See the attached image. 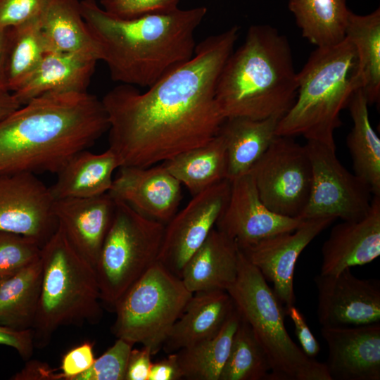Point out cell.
Masks as SVG:
<instances>
[{"instance_id":"44dd1931","label":"cell","mask_w":380,"mask_h":380,"mask_svg":"<svg viewBox=\"0 0 380 380\" xmlns=\"http://www.w3.org/2000/svg\"><path fill=\"white\" fill-rule=\"evenodd\" d=\"M235 305L227 291L194 293L175 322L163 344L167 354L215 336L227 322Z\"/></svg>"},{"instance_id":"5b68a950","label":"cell","mask_w":380,"mask_h":380,"mask_svg":"<svg viewBox=\"0 0 380 380\" xmlns=\"http://www.w3.org/2000/svg\"><path fill=\"white\" fill-rule=\"evenodd\" d=\"M296 100L279 120L277 136H303L336 148L334 132L340 114L353 94L362 87L360 63L348 38L335 45L317 47L297 73Z\"/></svg>"},{"instance_id":"d590c367","label":"cell","mask_w":380,"mask_h":380,"mask_svg":"<svg viewBox=\"0 0 380 380\" xmlns=\"http://www.w3.org/2000/svg\"><path fill=\"white\" fill-rule=\"evenodd\" d=\"M134 344L120 338L99 358L89 369L75 380H125L129 356Z\"/></svg>"},{"instance_id":"7bdbcfd3","label":"cell","mask_w":380,"mask_h":380,"mask_svg":"<svg viewBox=\"0 0 380 380\" xmlns=\"http://www.w3.org/2000/svg\"><path fill=\"white\" fill-rule=\"evenodd\" d=\"M183 379L176 353H169L163 360L153 362L148 380H179Z\"/></svg>"},{"instance_id":"cb8c5ba5","label":"cell","mask_w":380,"mask_h":380,"mask_svg":"<svg viewBox=\"0 0 380 380\" xmlns=\"http://www.w3.org/2000/svg\"><path fill=\"white\" fill-rule=\"evenodd\" d=\"M41 30L46 51L101 61L99 45L84 20L79 0H49L41 16Z\"/></svg>"},{"instance_id":"bcb514c9","label":"cell","mask_w":380,"mask_h":380,"mask_svg":"<svg viewBox=\"0 0 380 380\" xmlns=\"http://www.w3.org/2000/svg\"><path fill=\"white\" fill-rule=\"evenodd\" d=\"M6 35V28H0V81H1L4 56Z\"/></svg>"},{"instance_id":"6da1fadb","label":"cell","mask_w":380,"mask_h":380,"mask_svg":"<svg viewBox=\"0 0 380 380\" xmlns=\"http://www.w3.org/2000/svg\"><path fill=\"white\" fill-rule=\"evenodd\" d=\"M238 37L234 25L205 38L191 58L144 92L121 84L104 95L108 148L120 167L155 165L218 134L225 118L215 99L216 86Z\"/></svg>"},{"instance_id":"ee69618b","label":"cell","mask_w":380,"mask_h":380,"mask_svg":"<svg viewBox=\"0 0 380 380\" xmlns=\"http://www.w3.org/2000/svg\"><path fill=\"white\" fill-rule=\"evenodd\" d=\"M13 380H59V372L37 360H27L20 372L11 376Z\"/></svg>"},{"instance_id":"f546056e","label":"cell","mask_w":380,"mask_h":380,"mask_svg":"<svg viewBox=\"0 0 380 380\" xmlns=\"http://www.w3.org/2000/svg\"><path fill=\"white\" fill-rule=\"evenodd\" d=\"M42 277L40 258L0 281V325L32 330L37 310Z\"/></svg>"},{"instance_id":"74e56055","label":"cell","mask_w":380,"mask_h":380,"mask_svg":"<svg viewBox=\"0 0 380 380\" xmlns=\"http://www.w3.org/2000/svg\"><path fill=\"white\" fill-rule=\"evenodd\" d=\"M49 0H0V28L39 18Z\"/></svg>"},{"instance_id":"ac0fdd59","label":"cell","mask_w":380,"mask_h":380,"mask_svg":"<svg viewBox=\"0 0 380 380\" xmlns=\"http://www.w3.org/2000/svg\"><path fill=\"white\" fill-rule=\"evenodd\" d=\"M329 355L325 364L331 380L380 379V322L322 327Z\"/></svg>"},{"instance_id":"83f0119b","label":"cell","mask_w":380,"mask_h":380,"mask_svg":"<svg viewBox=\"0 0 380 380\" xmlns=\"http://www.w3.org/2000/svg\"><path fill=\"white\" fill-rule=\"evenodd\" d=\"M167 171L194 196L227 179V154L218 134L208 143L163 163Z\"/></svg>"},{"instance_id":"1f68e13d","label":"cell","mask_w":380,"mask_h":380,"mask_svg":"<svg viewBox=\"0 0 380 380\" xmlns=\"http://www.w3.org/2000/svg\"><path fill=\"white\" fill-rule=\"evenodd\" d=\"M241 316L236 306L214 336L175 352L183 379L220 380Z\"/></svg>"},{"instance_id":"836d02e7","label":"cell","mask_w":380,"mask_h":380,"mask_svg":"<svg viewBox=\"0 0 380 380\" xmlns=\"http://www.w3.org/2000/svg\"><path fill=\"white\" fill-rule=\"evenodd\" d=\"M270 371L266 353L241 317L220 380H268Z\"/></svg>"},{"instance_id":"277c9868","label":"cell","mask_w":380,"mask_h":380,"mask_svg":"<svg viewBox=\"0 0 380 380\" xmlns=\"http://www.w3.org/2000/svg\"><path fill=\"white\" fill-rule=\"evenodd\" d=\"M297 72L287 38L267 25L249 27L227 60L215 99L224 118H281L293 104Z\"/></svg>"},{"instance_id":"9a60e30c","label":"cell","mask_w":380,"mask_h":380,"mask_svg":"<svg viewBox=\"0 0 380 380\" xmlns=\"http://www.w3.org/2000/svg\"><path fill=\"white\" fill-rule=\"evenodd\" d=\"M335 220L333 217L305 220L294 231L269 236L240 249L266 281L272 282L274 293L285 308L295 303L293 277L298 257Z\"/></svg>"},{"instance_id":"8d00e7d4","label":"cell","mask_w":380,"mask_h":380,"mask_svg":"<svg viewBox=\"0 0 380 380\" xmlns=\"http://www.w3.org/2000/svg\"><path fill=\"white\" fill-rule=\"evenodd\" d=\"M181 0H100L101 7L110 15L122 19L167 13L179 8Z\"/></svg>"},{"instance_id":"ffe728a7","label":"cell","mask_w":380,"mask_h":380,"mask_svg":"<svg viewBox=\"0 0 380 380\" xmlns=\"http://www.w3.org/2000/svg\"><path fill=\"white\" fill-rule=\"evenodd\" d=\"M115 200L107 192L91 197L54 200L58 225L75 249L95 266L115 213Z\"/></svg>"},{"instance_id":"f35d334b","label":"cell","mask_w":380,"mask_h":380,"mask_svg":"<svg viewBox=\"0 0 380 380\" xmlns=\"http://www.w3.org/2000/svg\"><path fill=\"white\" fill-rule=\"evenodd\" d=\"M94 343L86 341L68 350L62 357L61 380H75L91 367L94 360Z\"/></svg>"},{"instance_id":"ab89813d","label":"cell","mask_w":380,"mask_h":380,"mask_svg":"<svg viewBox=\"0 0 380 380\" xmlns=\"http://www.w3.org/2000/svg\"><path fill=\"white\" fill-rule=\"evenodd\" d=\"M285 312L293 323L295 334L301 350L306 356L315 359L320 351V346L307 324L303 315L294 305L286 308Z\"/></svg>"},{"instance_id":"e0dca14e","label":"cell","mask_w":380,"mask_h":380,"mask_svg":"<svg viewBox=\"0 0 380 380\" xmlns=\"http://www.w3.org/2000/svg\"><path fill=\"white\" fill-rule=\"evenodd\" d=\"M108 193L143 215L166 224L178 211L182 184L161 164L122 166Z\"/></svg>"},{"instance_id":"3957f363","label":"cell","mask_w":380,"mask_h":380,"mask_svg":"<svg viewBox=\"0 0 380 380\" xmlns=\"http://www.w3.org/2000/svg\"><path fill=\"white\" fill-rule=\"evenodd\" d=\"M80 10L111 79L146 88L192 58L194 34L208 11L200 6L122 19L95 0L81 1Z\"/></svg>"},{"instance_id":"52a82bcc","label":"cell","mask_w":380,"mask_h":380,"mask_svg":"<svg viewBox=\"0 0 380 380\" xmlns=\"http://www.w3.org/2000/svg\"><path fill=\"white\" fill-rule=\"evenodd\" d=\"M227 291L267 354L268 380H331L325 364L306 356L292 340L284 324L285 308L241 250L236 279Z\"/></svg>"},{"instance_id":"4fadbf2b","label":"cell","mask_w":380,"mask_h":380,"mask_svg":"<svg viewBox=\"0 0 380 380\" xmlns=\"http://www.w3.org/2000/svg\"><path fill=\"white\" fill-rule=\"evenodd\" d=\"M50 187L37 175L0 174V231L24 235L42 246L58 227Z\"/></svg>"},{"instance_id":"8992f818","label":"cell","mask_w":380,"mask_h":380,"mask_svg":"<svg viewBox=\"0 0 380 380\" xmlns=\"http://www.w3.org/2000/svg\"><path fill=\"white\" fill-rule=\"evenodd\" d=\"M42 277L32 329L34 345L44 348L61 327L96 324L102 317L95 269L72 246L62 228L42 246Z\"/></svg>"},{"instance_id":"7c38bea8","label":"cell","mask_w":380,"mask_h":380,"mask_svg":"<svg viewBox=\"0 0 380 380\" xmlns=\"http://www.w3.org/2000/svg\"><path fill=\"white\" fill-rule=\"evenodd\" d=\"M231 182L225 179L191 200L165 225L158 261L181 278L182 270L207 239L224 212L230 194Z\"/></svg>"},{"instance_id":"f6af8a7d","label":"cell","mask_w":380,"mask_h":380,"mask_svg":"<svg viewBox=\"0 0 380 380\" xmlns=\"http://www.w3.org/2000/svg\"><path fill=\"white\" fill-rule=\"evenodd\" d=\"M20 106L13 94L0 84V121Z\"/></svg>"},{"instance_id":"ba28073f","label":"cell","mask_w":380,"mask_h":380,"mask_svg":"<svg viewBox=\"0 0 380 380\" xmlns=\"http://www.w3.org/2000/svg\"><path fill=\"white\" fill-rule=\"evenodd\" d=\"M165 225L115 200L113 221L94 266L101 300L108 308L113 310L125 292L158 260Z\"/></svg>"},{"instance_id":"d6a6232c","label":"cell","mask_w":380,"mask_h":380,"mask_svg":"<svg viewBox=\"0 0 380 380\" xmlns=\"http://www.w3.org/2000/svg\"><path fill=\"white\" fill-rule=\"evenodd\" d=\"M346 37L355 48L362 89L369 105L380 99V9L360 15L350 11Z\"/></svg>"},{"instance_id":"e575fe53","label":"cell","mask_w":380,"mask_h":380,"mask_svg":"<svg viewBox=\"0 0 380 380\" xmlns=\"http://www.w3.org/2000/svg\"><path fill=\"white\" fill-rule=\"evenodd\" d=\"M41 248L32 238L0 231V281L39 260Z\"/></svg>"},{"instance_id":"60d3db41","label":"cell","mask_w":380,"mask_h":380,"mask_svg":"<svg viewBox=\"0 0 380 380\" xmlns=\"http://www.w3.org/2000/svg\"><path fill=\"white\" fill-rule=\"evenodd\" d=\"M0 345L14 348L27 361L32 357L34 347L32 331H19L0 325Z\"/></svg>"},{"instance_id":"8fae6325","label":"cell","mask_w":380,"mask_h":380,"mask_svg":"<svg viewBox=\"0 0 380 380\" xmlns=\"http://www.w3.org/2000/svg\"><path fill=\"white\" fill-rule=\"evenodd\" d=\"M305 147L311 163L312 182L300 219L353 221L366 216L372 199L371 190L341 163L336 148L312 140H307Z\"/></svg>"},{"instance_id":"9c48e42d","label":"cell","mask_w":380,"mask_h":380,"mask_svg":"<svg viewBox=\"0 0 380 380\" xmlns=\"http://www.w3.org/2000/svg\"><path fill=\"white\" fill-rule=\"evenodd\" d=\"M192 294L180 277L158 260L115 304L112 331L116 338L150 348L153 355Z\"/></svg>"},{"instance_id":"4316f807","label":"cell","mask_w":380,"mask_h":380,"mask_svg":"<svg viewBox=\"0 0 380 380\" xmlns=\"http://www.w3.org/2000/svg\"><path fill=\"white\" fill-rule=\"evenodd\" d=\"M368 102L361 87L348 105L353 120L346 143L354 174L366 184L373 196H380V139L372 127Z\"/></svg>"},{"instance_id":"30bf717a","label":"cell","mask_w":380,"mask_h":380,"mask_svg":"<svg viewBox=\"0 0 380 380\" xmlns=\"http://www.w3.org/2000/svg\"><path fill=\"white\" fill-rule=\"evenodd\" d=\"M258 195L272 212L300 218L309 200L312 172L305 145L277 136L251 167Z\"/></svg>"},{"instance_id":"4dcf8cb0","label":"cell","mask_w":380,"mask_h":380,"mask_svg":"<svg viewBox=\"0 0 380 380\" xmlns=\"http://www.w3.org/2000/svg\"><path fill=\"white\" fill-rule=\"evenodd\" d=\"M302 35L317 47L340 43L346 38L350 11L346 0H289Z\"/></svg>"},{"instance_id":"d6986e66","label":"cell","mask_w":380,"mask_h":380,"mask_svg":"<svg viewBox=\"0 0 380 380\" xmlns=\"http://www.w3.org/2000/svg\"><path fill=\"white\" fill-rule=\"evenodd\" d=\"M380 255V196H373L369 210L358 220L334 225L322 247L320 274L335 275L371 262Z\"/></svg>"},{"instance_id":"d4e9b609","label":"cell","mask_w":380,"mask_h":380,"mask_svg":"<svg viewBox=\"0 0 380 380\" xmlns=\"http://www.w3.org/2000/svg\"><path fill=\"white\" fill-rule=\"evenodd\" d=\"M120 167L110 148L101 153L82 150L72 156L56 174L50 187L54 200L97 196L109 191L113 174Z\"/></svg>"},{"instance_id":"7a4b0ae2","label":"cell","mask_w":380,"mask_h":380,"mask_svg":"<svg viewBox=\"0 0 380 380\" xmlns=\"http://www.w3.org/2000/svg\"><path fill=\"white\" fill-rule=\"evenodd\" d=\"M101 99L87 92L34 98L0 121V174H57L108 132Z\"/></svg>"},{"instance_id":"603a6c76","label":"cell","mask_w":380,"mask_h":380,"mask_svg":"<svg viewBox=\"0 0 380 380\" xmlns=\"http://www.w3.org/2000/svg\"><path fill=\"white\" fill-rule=\"evenodd\" d=\"M96 62L79 55L46 51L31 76L13 94L23 106L46 94L87 92Z\"/></svg>"},{"instance_id":"7402d4cb","label":"cell","mask_w":380,"mask_h":380,"mask_svg":"<svg viewBox=\"0 0 380 380\" xmlns=\"http://www.w3.org/2000/svg\"><path fill=\"white\" fill-rule=\"evenodd\" d=\"M239 253L236 243L215 227L186 262L181 279L192 293L227 291L236 279Z\"/></svg>"},{"instance_id":"f1b7e54d","label":"cell","mask_w":380,"mask_h":380,"mask_svg":"<svg viewBox=\"0 0 380 380\" xmlns=\"http://www.w3.org/2000/svg\"><path fill=\"white\" fill-rule=\"evenodd\" d=\"M46 52L41 17L6 28L1 84L11 92L20 87Z\"/></svg>"},{"instance_id":"484cf974","label":"cell","mask_w":380,"mask_h":380,"mask_svg":"<svg viewBox=\"0 0 380 380\" xmlns=\"http://www.w3.org/2000/svg\"><path fill=\"white\" fill-rule=\"evenodd\" d=\"M281 118L255 120L243 117L226 118L219 134L227 154V179L230 181L250 172L277 137Z\"/></svg>"},{"instance_id":"b9f144b4","label":"cell","mask_w":380,"mask_h":380,"mask_svg":"<svg viewBox=\"0 0 380 380\" xmlns=\"http://www.w3.org/2000/svg\"><path fill=\"white\" fill-rule=\"evenodd\" d=\"M152 351L143 346L141 349L132 348L127 362L125 380H148L152 366Z\"/></svg>"},{"instance_id":"2e32d148","label":"cell","mask_w":380,"mask_h":380,"mask_svg":"<svg viewBox=\"0 0 380 380\" xmlns=\"http://www.w3.org/2000/svg\"><path fill=\"white\" fill-rule=\"evenodd\" d=\"M231 182L227 205L215 228L234 240L240 249L269 236L292 232L303 220L278 215L261 201L250 172Z\"/></svg>"},{"instance_id":"5bb4252c","label":"cell","mask_w":380,"mask_h":380,"mask_svg":"<svg viewBox=\"0 0 380 380\" xmlns=\"http://www.w3.org/2000/svg\"><path fill=\"white\" fill-rule=\"evenodd\" d=\"M317 318L322 327H356L380 322V281L360 279L346 269L317 274Z\"/></svg>"}]
</instances>
